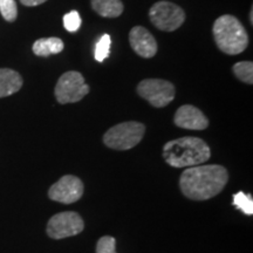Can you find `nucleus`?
Wrapping results in <instances>:
<instances>
[{
  "instance_id": "6",
  "label": "nucleus",
  "mask_w": 253,
  "mask_h": 253,
  "mask_svg": "<svg viewBox=\"0 0 253 253\" xmlns=\"http://www.w3.org/2000/svg\"><path fill=\"white\" fill-rule=\"evenodd\" d=\"M151 24L160 31L173 32L185 21V13L181 6L170 1H158L149 9Z\"/></svg>"
},
{
  "instance_id": "19",
  "label": "nucleus",
  "mask_w": 253,
  "mask_h": 253,
  "mask_svg": "<svg viewBox=\"0 0 253 253\" xmlns=\"http://www.w3.org/2000/svg\"><path fill=\"white\" fill-rule=\"evenodd\" d=\"M63 26L68 32H77L81 26V17L78 11H72L63 17Z\"/></svg>"
},
{
  "instance_id": "18",
  "label": "nucleus",
  "mask_w": 253,
  "mask_h": 253,
  "mask_svg": "<svg viewBox=\"0 0 253 253\" xmlns=\"http://www.w3.org/2000/svg\"><path fill=\"white\" fill-rule=\"evenodd\" d=\"M110 49V37L108 34H104L101 39L97 41L96 47H95V60L102 62L108 58Z\"/></svg>"
},
{
  "instance_id": "20",
  "label": "nucleus",
  "mask_w": 253,
  "mask_h": 253,
  "mask_svg": "<svg viewBox=\"0 0 253 253\" xmlns=\"http://www.w3.org/2000/svg\"><path fill=\"white\" fill-rule=\"evenodd\" d=\"M116 239L112 236H103L96 244V253H116Z\"/></svg>"
},
{
  "instance_id": "3",
  "label": "nucleus",
  "mask_w": 253,
  "mask_h": 253,
  "mask_svg": "<svg viewBox=\"0 0 253 253\" xmlns=\"http://www.w3.org/2000/svg\"><path fill=\"white\" fill-rule=\"evenodd\" d=\"M216 45L227 55L243 53L249 46V34L236 17L230 14L217 18L212 27Z\"/></svg>"
},
{
  "instance_id": "11",
  "label": "nucleus",
  "mask_w": 253,
  "mask_h": 253,
  "mask_svg": "<svg viewBox=\"0 0 253 253\" xmlns=\"http://www.w3.org/2000/svg\"><path fill=\"white\" fill-rule=\"evenodd\" d=\"M129 42L131 48L142 58L150 59L156 55L157 42L153 34L145 27L135 26L129 33Z\"/></svg>"
},
{
  "instance_id": "17",
  "label": "nucleus",
  "mask_w": 253,
  "mask_h": 253,
  "mask_svg": "<svg viewBox=\"0 0 253 253\" xmlns=\"http://www.w3.org/2000/svg\"><path fill=\"white\" fill-rule=\"evenodd\" d=\"M0 13L8 23H13L18 17L17 2L14 0H0Z\"/></svg>"
},
{
  "instance_id": "15",
  "label": "nucleus",
  "mask_w": 253,
  "mask_h": 253,
  "mask_svg": "<svg viewBox=\"0 0 253 253\" xmlns=\"http://www.w3.org/2000/svg\"><path fill=\"white\" fill-rule=\"evenodd\" d=\"M236 78L248 84H253V63L252 61L237 62L232 67Z\"/></svg>"
},
{
  "instance_id": "4",
  "label": "nucleus",
  "mask_w": 253,
  "mask_h": 253,
  "mask_svg": "<svg viewBox=\"0 0 253 253\" xmlns=\"http://www.w3.org/2000/svg\"><path fill=\"white\" fill-rule=\"evenodd\" d=\"M145 126L143 123L129 121L112 126L103 136L107 147L114 150H129L137 145L143 138Z\"/></svg>"
},
{
  "instance_id": "1",
  "label": "nucleus",
  "mask_w": 253,
  "mask_h": 253,
  "mask_svg": "<svg viewBox=\"0 0 253 253\" xmlns=\"http://www.w3.org/2000/svg\"><path fill=\"white\" fill-rule=\"evenodd\" d=\"M229 181L224 167L196 166L186 168L179 178V188L185 197L192 201H207L220 194Z\"/></svg>"
},
{
  "instance_id": "21",
  "label": "nucleus",
  "mask_w": 253,
  "mask_h": 253,
  "mask_svg": "<svg viewBox=\"0 0 253 253\" xmlns=\"http://www.w3.org/2000/svg\"><path fill=\"white\" fill-rule=\"evenodd\" d=\"M21 4L25 6H28V7H32V6H38L46 2L47 0H20Z\"/></svg>"
},
{
  "instance_id": "8",
  "label": "nucleus",
  "mask_w": 253,
  "mask_h": 253,
  "mask_svg": "<svg viewBox=\"0 0 253 253\" xmlns=\"http://www.w3.org/2000/svg\"><path fill=\"white\" fill-rule=\"evenodd\" d=\"M84 229L81 216L73 211L56 213L48 220L47 235L53 239H63L77 236Z\"/></svg>"
},
{
  "instance_id": "10",
  "label": "nucleus",
  "mask_w": 253,
  "mask_h": 253,
  "mask_svg": "<svg viewBox=\"0 0 253 253\" xmlns=\"http://www.w3.org/2000/svg\"><path fill=\"white\" fill-rule=\"evenodd\" d=\"M177 126L189 130H204L209 126V120L201 109L191 104H184L177 109L173 118Z\"/></svg>"
},
{
  "instance_id": "7",
  "label": "nucleus",
  "mask_w": 253,
  "mask_h": 253,
  "mask_svg": "<svg viewBox=\"0 0 253 253\" xmlns=\"http://www.w3.org/2000/svg\"><path fill=\"white\" fill-rule=\"evenodd\" d=\"M137 94L147 100L151 106L163 108L175 99V86L162 79H145L138 84Z\"/></svg>"
},
{
  "instance_id": "13",
  "label": "nucleus",
  "mask_w": 253,
  "mask_h": 253,
  "mask_svg": "<svg viewBox=\"0 0 253 253\" xmlns=\"http://www.w3.org/2000/svg\"><path fill=\"white\" fill-rule=\"evenodd\" d=\"M65 45L63 41L59 38H42L37 40L33 43V53L38 56H49L52 54H59L61 53Z\"/></svg>"
},
{
  "instance_id": "12",
  "label": "nucleus",
  "mask_w": 253,
  "mask_h": 253,
  "mask_svg": "<svg viewBox=\"0 0 253 253\" xmlns=\"http://www.w3.org/2000/svg\"><path fill=\"white\" fill-rule=\"evenodd\" d=\"M23 87V78L18 72L9 68H0V97L17 93Z\"/></svg>"
},
{
  "instance_id": "16",
  "label": "nucleus",
  "mask_w": 253,
  "mask_h": 253,
  "mask_svg": "<svg viewBox=\"0 0 253 253\" xmlns=\"http://www.w3.org/2000/svg\"><path fill=\"white\" fill-rule=\"evenodd\" d=\"M232 203L238 210L248 214V216L253 214V198L251 195H246L243 191L237 192L233 195Z\"/></svg>"
},
{
  "instance_id": "22",
  "label": "nucleus",
  "mask_w": 253,
  "mask_h": 253,
  "mask_svg": "<svg viewBox=\"0 0 253 253\" xmlns=\"http://www.w3.org/2000/svg\"><path fill=\"white\" fill-rule=\"evenodd\" d=\"M253 9H251V11H250V21H251V24H253Z\"/></svg>"
},
{
  "instance_id": "5",
  "label": "nucleus",
  "mask_w": 253,
  "mask_h": 253,
  "mask_svg": "<svg viewBox=\"0 0 253 253\" xmlns=\"http://www.w3.org/2000/svg\"><path fill=\"white\" fill-rule=\"evenodd\" d=\"M54 93L56 101L60 104L75 103L89 93V86L86 84L81 73L71 71L60 77Z\"/></svg>"
},
{
  "instance_id": "14",
  "label": "nucleus",
  "mask_w": 253,
  "mask_h": 253,
  "mask_svg": "<svg viewBox=\"0 0 253 253\" xmlns=\"http://www.w3.org/2000/svg\"><path fill=\"white\" fill-rule=\"evenodd\" d=\"M91 7L103 18H118L123 13L121 0H90Z\"/></svg>"
},
{
  "instance_id": "2",
  "label": "nucleus",
  "mask_w": 253,
  "mask_h": 253,
  "mask_svg": "<svg viewBox=\"0 0 253 253\" xmlns=\"http://www.w3.org/2000/svg\"><path fill=\"white\" fill-rule=\"evenodd\" d=\"M211 156L209 145L198 137L185 136L169 141L163 147L164 161L173 168L201 166Z\"/></svg>"
},
{
  "instance_id": "9",
  "label": "nucleus",
  "mask_w": 253,
  "mask_h": 253,
  "mask_svg": "<svg viewBox=\"0 0 253 253\" xmlns=\"http://www.w3.org/2000/svg\"><path fill=\"white\" fill-rule=\"evenodd\" d=\"M84 195V183L78 177L63 176L49 188L48 196L52 201L62 204H72L78 202Z\"/></svg>"
}]
</instances>
